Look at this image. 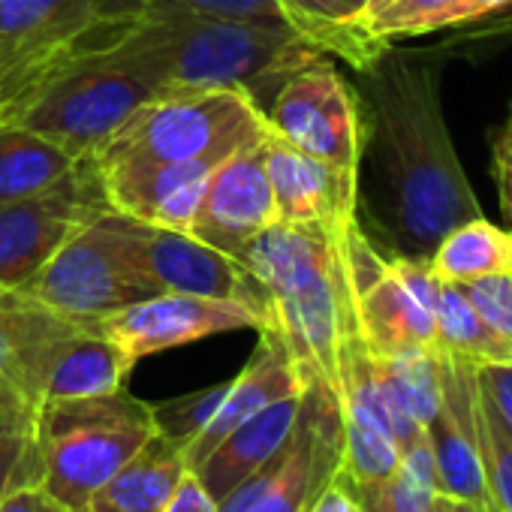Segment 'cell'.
I'll use <instances>...</instances> for the list:
<instances>
[{
  "mask_svg": "<svg viewBox=\"0 0 512 512\" xmlns=\"http://www.w3.org/2000/svg\"><path fill=\"white\" fill-rule=\"evenodd\" d=\"M356 100L386 175L392 253L431 256L449 229L485 217L443 118L437 58L389 46L359 70Z\"/></svg>",
  "mask_w": 512,
  "mask_h": 512,
  "instance_id": "cell-1",
  "label": "cell"
},
{
  "mask_svg": "<svg viewBox=\"0 0 512 512\" xmlns=\"http://www.w3.org/2000/svg\"><path fill=\"white\" fill-rule=\"evenodd\" d=\"M115 49L157 97L229 88L247 94L263 115L293 73L326 55L293 25L187 13L130 22Z\"/></svg>",
  "mask_w": 512,
  "mask_h": 512,
  "instance_id": "cell-2",
  "label": "cell"
},
{
  "mask_svg": "<svg viewBox=\"0 0 512 512\" xmlns=\"http://www.w3.org/2000/svg\"><path fill=\"white\" fill-rule=\"evenodd\" d=\"M341 238L272 223L238 253L260 290V332L287 350L305 380H323L335 392L341 338L356 317Z\"/></svg>",
  "mask_w": 512,
  "mask_h": 512,
  "instance_id": "cell-3",
  "label": "cell"
},
{
  "mask_svg": "<svg viewBox=\"0 0 512 512\" xmlns=\"http://www.w3.org/2000/svg\"><path fill=\"white\" fill-rule=\"evenodd\" d=\"M157 434L151 404L124 389L46 401L37 419L43 497L61 512H88L94 494Z\"/></svg>",
  "mask_w": 512,
  "mask_h": 512,
  "instance_id": "cell-4",
  "label": "cell"
},
{
  "mask_svg": "<svg viewBox=\"0 0 512 512\" xmlns=\"http://www.w3.org/2000/svg\"><path fill=\"white\" fill-rule=\"evenodd\" d=\"M269 121L241 91H175L139 106L91 157L97 163H187L226 157L263 136Z\"/></svg>",
  "mask_w": 512,
  "mask_h": 512,
  "instance_id": "cell-5",
  "label": "cell"
},
{
  "mask_svg": "<svg viewBox=\"0 0 512 512\" xmlns=\"http://www.w3.org/2000/svg\"><path fill=\"white\" fill-rule=\"evenodd\" d=\"M341 253L365 350L377 359L434 353L440 278L428 256L377 250L359 220L344 232Z\"/></svg>",
  "mask_w": 512,
  "mask_h": 512,
  "instance_id": "cell-6",
  "label": "cell"
},
{
  "mask_svg": "<svg viewBox=\"0 0 512 512\" xmlns=\"http://www.w3.org/2000/svg\"><path fill=\"white\" fill-rule=\"evenodd\" d=\"M154 97L145 76L112 43L64 70L10 124H25L76 157H91Z\"/></svg>",
  "mask_w": 512,
  "mask_h": 512,
  "instance_id": "cell-7",
  "label": "cell"
},
{
  "mask_svg": "<svg viewBox=\"0 0 512 512\" xmlns=\"http://www.w3.org/2000/svg\"><path fill=\"white\" fill-rule=\"evenodd\" d=\"M16 293L73 323H100L154 296L127 260L112 208L79 223Z\"/></svg>",
  "mask_w": 512,
  "mask_h": 512,
  "instance_id": "cell-8",
  "label": "cell"
},
{
  "mask_svg": "<svg viewBox=\"0 0 512 512\" xmlns=\"http://www.w3.org/2000/svg\"><path fill=\"white\" fill-rule=\"evenodd\" d=\"M344 461V422L338 392L308 380L299 422L284 449L238 482L217 512H308Z\"/></svg>",
  "mask_w": 512,
  "mask_h": 512,
  "instance_id": "cell-9",
  "label": "cell"
},
{
  "mask_svg": "<svg viewBox=\"0 0 512 512\" xmlns=\"http://www.w3.org/2000/svg\"><path fill=\"white\" fill-rule=\"evenodd\" d=\"M266 121L296 151L359 172L365 151L359 100L326 55L281 85L266 109Z\"/></svg>",
  "mask_w": 512,
  "mask_h": 512,
  "instance_id": "cell-10",
  "label": "cell"
},
{
  "mask_svg": "<svg viewBox=\"0 0 512 512\" xmlns=\"http://www.w3.org/2000/svg\"><path fill=\"white\" fill-rule=\"evenodd\" d=\"M118 241L139 281L154 293H193L244 302L260 311V290L250 272L229 253H220L190 232L163 229L112 211Z\"/></svg>",
  "mask_w": 512,
  "mask_h": 512,
  "instance_id": "cell-11",
  "label": "cell"
},
{
  "mask_svg": "<svg viewBox=\"0 0 512 512\" xmlns=\"http://www.w3.org/2000/svg\"><path fill=\"white\" fill-rule=\"evenodd\" d=\"M106 208L91 157H82L76 172L58 187L0 208V296L28 284L79 223Z\"/></svg>",
  "mask_w": 512,
  "mask_h": 512,
  "instance_id": "cell-12",
  "label": "cell"
},
{
  "mask_svg": "<svg viewBox=\"0 0 512 512\" xmlns=\"http://www.w3.org/2000/svg\"><path fill=\"white\" fill-rule=\"evenodd\" d=\"M94 326L109 341H115L121 353L136 365L145 356L187 347L211 335H226L241 329L260 332L263 317L244 302L193 296V293H160L136 305H127Z\"/></svg>",
  "mask_w": 512,
  "mask_h": 512,
  "instance_id": "cell-13",
  "label": "cell"
},
{
  "mask_svg": "<svg viewBox=\"0 0 512 512\" xmlns=\"http://www.w3.org/2000/svg\"><path fill=\"white\" fill-rule=\"evenodd\" d=\"M272 223H278V208L266 169L263 133L220 160L208 175L190 235L238 260V253Z\"/></svg>",
  "mask_w": 512,
  "mask_h": 512,
  "instance_id": "cell-14",
  "label": "cell"
},
{
  "mask_svg": "<svg viewBox=\"0 0 512 512\" xmlns=\"http://www.w3.org/2000/svg\"><path fill=\"white\" fill-rule=\"evenodd\" d=\"M440 374V407L428 422V446L434 461V485L440 497L461 500L476 512L491 509L482 458H479V425H476V365L437 353Z\"/></svg>",
  "mask_w": 512,
  "mask_h": 512,
  "instance_id": "cell-15",
  "label": "cell"
},
{
  "mask_svg": "<svg viewBox=\"0 0 512 512\" xmlns=\"http://www.w3.org/2000/svg\"><path fill=\"white\" fill-rule=\"evenodd\" d=\"M266 169L275 193L278 223L344 235L356 223L359 172L296 151L266 130Z\"/></svg>",
  "mask_w": 512,
  "mask_h": 512,
  "instance_id": "cell-16",
  "label": "cell"
},
{
  "mask_svg": "<svg viewBox=\"0 0 512 512\" xmlns=\"http://www.w3.org/2000/svg\"><path fill=\"white\" fill-rule=\"evenodd\" d=\"M118 34L91 0H0V70L37 67L94 49Z\"/></svg>",
  "mask_w": 512,
  "mask_h": 512,
  "instance_id": "cell-17",
  "label": "cell"
},
{
  "mask_svg": "<svg viewBox=\"0 0 512 512\" xmlns=\"http://www.w3.org/2000/svg\"><path fill=\"white\" fill-rule=\"evenodd\" d=\"M226 157H205L187 163H97L91 157V163L112 211L163 229L190 232L208 175Z\"/></svg>",
  "mask_w": 512,
  "mask_h": 512,
  "instance_id": "cell-18",
  "label": "cell"
},
{
  "mask_svg": "<svg viewBox=\"0 0 512 512\" xmlns=\"http://www.w3.org/2000/svg\"><path fill=\"white\" fill-rule=\"evenodd\" d=\"M73 326L16 290L0 296V410L40 419L46 365Z\"/></svg>",
  "mask_w": 512,
  "mask_h": 512,
  "instance_id": "cell-19",
  "label": "cell"
},
{
  "mask_svg": "<svg viewBox=\"0 0 512 512\" xmlns=\"http://www.w3.org/2000/svg\"><path fill=\"white\" fill-rule=\"evenodd\" d=\"M308 386L305 374L293 365L287 350L266 332H260V344H256L250 362L226 383V392L208 419V425L184 446V461L187 470H196L214 449L217 443L235 431L241 422L266 410L269 404L296 395Z\"/></svg>",
  "mask_w": 512,
  "mask_h": 512,
  "instance_id": "cell-20",
  "label": "cell"
},
{
  "mask_svg": "<svg viewBox=\"0 0 512 512\" xmlns=\"http://www.w3.org/2000/svg\"><path fill=\"white\" fill-rule=\"evenodd\" d=\"M302 398H305V389L269 404L256 416H250L235 431H229L217 443V449L193 470L199 476V482L205 485V491L217 503L238 482H244L250 473H256L263 464H269L284 449V443L290 440V434L299 422Z\"/></svg>",
  "mask_w": 512,
  "mask_h": 512,
  "instance_id": "cell-21",
  "label": "cell"
},
{
  "mask_svg": "<svg viewBox=\"0 0 512 512\" xmlns=\"http://www.w3.org/2000/svg\"><path fill=\"white\" fill-rule=\"evenodd\" d=\"M133 362L94 323H76L52 350L43 377L46 401L112 395L127 386Z\"/></svg>",
  "mask_w": 512,
  "mask_h": 512,
  "instance_id": "cell-22",
  "label": "cell"
},
{
  "mask_svg": "<svg viewBox=\"0 0 512 512\" xmlns=\"http://www.w3.org/2000/svg\"><path fill=\"white\" fill-rule=\"evenodd\" d=\"M184 473V446L163 434H154L94 494L88 512H163Z\"/></svg>",
  "mask_w": 512,
  "mask_h": 512,
  "instance_id": "cell-23",
  "label": "cell"
},
{
  "mask_svg": "<svg viewBox=\"0 0 512 512\" xmlns=\"http://www.w3.org/2000/svg\"><path fill=\"white\" fill-rule=\"evenodd\" d=\"M79 163L82 157L25 124H0V208L58 187Z\"/></svg>",
  "mask_w": 512,
  "mask_h": 512,
  "instance_id": "cell-24",
  "label": "cell"
},
{
  "mask_svg": "<svg viewBox=\"0 0 512 512\" xmlns=\"http://www.w3.org/2000/svg\"><path fill=\"white\" fill-rule=\"evenodd\" d=\"M281 7L326 55L344 58L356 73L389 49L374 43L362 25L365 0H281Z\"/></svg>",
  "mask_w": 512,
  "mask_h": 512,
  "instance_id": "cell-25",
  "label": "cell"
},
{
  "mask_svg": "<svg viewBox=\"0 0 512 512\" xmlns=\"http://www.w3.org/2000/svg\"><path fill=\"white\" fill-rule=\"evenodd\" d=\"M428 263L434 275L449 284H470L512 272V232L488 223L485 217L458 223L437 241Z\"/></svg>",
  "mask_w": 512,
  "mask_h": 512,
  "instance_id": "cell-26",
  "label": "cell"
},
{
  "mask_svg": "<svg viewBox=\"0 0 512 512\" xmlns=\"http://www.w3.org/2000/svg\"><path fill=\"white\" fill-rule=\"evenodd\" d=\"M434 353L488 365V362H509L500 344L488 335L485 323L479 320L476 308L470 305L461 284L440 281L437 293V314H434Z\"/></svg>",
  "mask_w": 512,
  "mask_h": 512,
  "instance_id": "cell-27",
  "label": "cell"
},
{
  "mask_svg": "<svg viewBox=\"0 0 512 512\" xmlns=\"http://www.w3.org/2000/svg\"><path fill=\"white\" fill-rule=\"evenodd\" d=\"M100 19L139 22L160 16H229V19H253V22H278L299 28L281 0H91ZM302 31V28H299Z\"/></svg>",
  "mask_w": 512,
  "mask_h": 512,
  "instance_id": "cell-28",
  "label": "cell"
},
{
  "mask_svg": "<svg viewBox=\"0 0 512 512\" xmlns=\"http://www.w3.org/2000/svg\"><path fill=\"white\" fill-rule=\"evenodd\" d=\"M470 19V0H395L392 7L365 22V31L374 43L392 46L407 37H422L464 25Z\"/></svg>",
  "mask_w": 512,
  "mask_h": 512,
  "instance_id": "cell-29",
  "label": "cell"
},
{
  "mask_svg": "<svg viewBox=\"0 0 512 512\" xmlns=\"http://www.w3.org/2000/svg\"><path fill=\"white\" fill-rule=\"evenodd\" d=\"M43 458L37 422L0 410V503L22 488H40Z\"/></svg>",
  "mask_w": 512,
  "mask_h": 512,
  "instance_id": "cell-30",
  "label": "cell"
},
{
  "mask_svg": "<svg viewBox=\"0 0 512 512\" xmlns=\"http://www.w3.org/2000/svg\"><path fill=\"white\" fill-rule=\"evenodd\" d=\"M476 425H479V458H482L488 500L494 512H512V434L482 392L476 398Z\"/></svg>",
  "mask_w": 512,
  "mask_h": 512,
  "instance_id": "cell-31",
  "label": "cell"
},
{
  "mask_svg": "<svg viewBox=\"0 0 512 512\" xmlns=\"http://www.w3.org/2000/svg\"><path fill=\"white\" fill-rule=\"evenodd\" d=\"M509 46H512V7L482 16V19H473V22H464V25H455L443 43L428 49V55L437 61L461 58L467 64H482L488 58H497Z\"/></svg>",
  "mask_w": 512,
  "mask_h": 512,
  "instance_id": "cell-32",
  "label": "cell"
},
{
  "mask_svg": "<svg viewBox=\"0 0 512 512\" xmlns=\"http://www.w3.org/2000/svg\"><path fill=\"white\" fill-rule=\"evenodd\" d=\"M226 383H214L208 389H196L190 395L169 398L163 404H151V416H154L157 434L187 446L208 425V419L214 416V410H217V404H220V398L226 392Z\"/></svg>",
  "mask_w": 512,
  "mask_h": 512,
  "instance_id": "cell-33",
  "label": "cell"
},
{
  "mask_svg": "<svg viewBox=\"0 0 512 512\" xmlns=\"http://www.w3.org/2000/svg\"><path fill=\"white\" fill-rule=\"evenodd\" d=\"M488 335L500 344L506 359L512 362V272L488 275L470 284H461Z\"/></svg>",
  "mask_w": 512,
  "mask_h": 512,
  "instance_id": "cell-34",
  "label": "cell"
},
{
  "mask_svg": "<svg viewBox=\"0 0 512 512\" xmlns=\"http://www.w3.org/2000/svg\"><path fill=\"white\" fill-rule=\"evenodd\" d=\"M476 383L485 401L512 434V362H488L476 368Z\"/></svg>",
  "mask_w": 512,
  "mask_h": 512,
  "instance_id": "cell-35",
  "label": "cell"
},
{
  "mask_svg": "<svg viewBox=\"0 0 512 512\" xmlns=\"http://www.w3.org/2000/svg\"><path fill=\"white\" fill-rule=\"evenodd\" d=\"M491 172L497 181L503 217L512 223V118L497 130V136L491 142Z\"/></svg>",
  "mask_w": 512,
  "mask_h": 512,
  "instance_id": "cell-36",
  "label": "cell"
},
{
  "mask_svg": "<svg viewBox=\"0 0 512 512\" xmlns=\"http://www.w3.org/2000/svg\"><path fill=\"white\" fill-rule=\"evenodd\" d=\"M163 512H217V500L205 491L199 476L193 470H187L181 476L178 488L172 491V497H169Z\"/></svg>",
  "mask_w": 512,
  "mask_h": 512,
  "instance_id": "cell-37",
  "label": "cell"
},
{
  "mask_svg": "<svg viewBox=\"0 0 512 512\" xmlns=\"http://www.w3.org/2000/svg\"><path fill=\"white\" fill-rule=\"evenodd\" d=\"M308 512H365V509L359 506L353 488L347 485V479L338 470V476L320 491V497L314 500V506Z\"/></svg>",
  "mask_w": 512,
  "mask_h": 512,
  "instance_id": "cell-38",
  "label": "cell"
},
{
  "mask_svg": "<svg viewBox=\"0 0 512 512\" xmlns=\"http://www.w3.org/2000/svg\"><path fill=\"white\" fill-rule=\"evenodd\" d=\"M0 512H61V509L52 506L40 488H22L0 503Z\"/></svg>",
  "mask_w": 512,
  "mask_h": 512,
  "instance_id": "cell-39",
  "label": "cell"
},
{
  "mask_svg": "<svg viewBox=\"0 0 512 512\" xmlns=\"http://www.w3.org/2000/svg\"><path fill=\"white\" fill-rule=\"evenodd\" d=\"M512 7V0H470V10H473V19H482V16H491V13H500ZM470 19V22H473Z\"/></svg>",
  "mask_w": 512,
  "mask_h": 512,
  "instance_id": "cell-40",
  "label": "cell"
},
{
  "mask_svg": "<svg viewBox=\"0 0 512 512\" xmlns=\"http://www.w3.org/2000/svg\"><path fill=\"white\" fill-rule=\"evenodd\" d=\"M437 512H476L473 506L461 503V500H449V497H440L437 494Z\"/></svg>",
  "mask_w": 512,
  "mask_h": 512,
  "instance_id": "cell-41",
  "label": "cell"
},
{
  "mask_svg": "<svg viewBox=\"0 0 512 512\" xmlns=\"http://www.w3.org/2000/svg\"><path fill=\"white\" fill-rule=\"evenodd\" d=\"M395 4V0H365V16H362V25L365 22H371L377 13H383L386 7H392Z\"/></svg>",
  "mask_w": 512,
  "mask_h": 512,
  "instance_id": "cell-42",
  "label": "cell"
},
{
  "mask_svg": "<svg viewBox=\"0 0 512 512\" xmlns=\"http://www.w3.org/2000/svg\"><path fill=\"white\" fill-rule=\"evenodd\" d=\"M482 512H494V506H491V509H482Z\"/></svg>",
  "mask_w": 512,
  "mask_h": 512,
  "instance_id": "cell-43",
  "label": "cell"
},
{
  "mask_svg": "<svg viewBox=\"0 0 512 512\" xmlns=\"http://www.w3.org/2000/svg\"><path fill=\"white\" fill-rule=\"evenodd\" d=\"M509 118H512V106H509Z\"/></svg>",
  "mask_w": 512,
  "mask_h": 512,
  "instance_id": "cell-44",
  "label": "cell"
}]
</instances>
